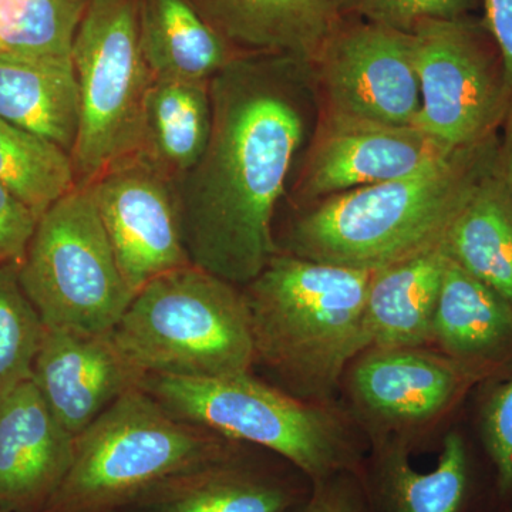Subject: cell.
I'll return each mask as SVG.
<instances>
[{
  "instance_id": "cell-3",
  "label": "cell",
  "mask_w": 512,
  "mask_h": 512,
  "mask_svg": "<svg viewBox=\"0 0 512 512\" xmlns=\"http://www.w3.org/2000/svg\"><path fill=\"white\" fill-rule=\"evenodd\" d=\"M372 275L278 252L242 288L255 363L278 376L292 396L326 404L353 360L370 348Z\"/></svg>"
},
{
  "instance_id": "cell-31",
  "label": "cell",
  "mask_w": 512,
  "mask_h": 512,
  "mask_svg": "<svg viewBox=\"0 0 512 512\" xmlns=\"http://www.w3.org/2000/svg\"><path fill=\"white\" fill-rule=\"evenodd\" d=\"M299 512H362V501L349 474L313 485L308 503Z\"/></svg>"
},
{
  "instance_id": "cell-21",
  "label": "cell",
  "mask_w": 512,
  "mask_h": 512,
  "mask_svg": "<svg viewBox=\"0 0 512 512\" xmlns=\"http://www.w3.org/2000/svg\"><path fill=\"white\" fill-rule=\"evenodd\" d=\"M444 244L456 264L512 303V192L500 161L476 185Z\"/></svg>"
},
{
  "instance_id": "cell-20",
  "label": "cell",
  "mask_w": 512,
  "mask_h": 512,
  "mask_svg": "<svg viewBox=\"0 0 512 512\" xmlns=\"http://www.w3.org/2000/svg\"><path fill=\"white\" fill-rule=\"evenodd\" d=\"M140 42L154 82H211L239 56L188 0H140Z\"/></svg>"
},
{
  "instance_id": "cell-14",
  "label": "cell",
  "mask_w": 512,
  "mask_h": 512,
  "mask_svg": "<svg viewBox=\"0 0 512 512\" xmlns=\"http://www.w3.org/2000/svg\"><path fill=\"white\" fill-rule=\"evenodd\" d=\"M32 380L60 426L76 439L121 394L138 386L141 376L110 333L46 328Z\"/></svg>"
},
{
  "instance_id": "cell-28",
  "label": "cell",
  "mask_w": 512,
  "mask_h": 512,
  "mask_svg": "<svg viewBox=\"0 0 512 512\" xmlns=\"http://www.w3.org/2000/svg\"><path fill=\"white\" fill-rule=\"evenodd\" d=\"M343 18L365 20L399 32L412 33L430 20L473 16L480 0H338Z\"/></svg>"
},
{
  "instance_id": "cell-9",
  "label": "cell",
  "mask_w": 512,
  "mask_h": 512,
  "mask_svg": "<svg viewBox=\"0 0 512 512\" xmlns=\"http://www.w3.org/2000/svg\"><path fill=\"white\" fill-rule=\"evenodd\" d=\"M412 36L421 103L416 127L451 148L497 134L511 99L500 50L484 20H430Z\"/></svg>"
},
{
  "instance_id": "cell-27",
  "label": "cell",
  "mask_w": 512,
  "mask_h": 512,
  "mask_svg": "<svg viewBox=\"0 0 512 512\" xmlns=\"http://www.w3.org/2000/svg\"><path fill=\"white\" fill-rule=\"evenodd\" d=\"M46 326L19 281V265L0 264V396L32 379Z\"/></svg>"
},
{
  "instance_id": "cell-19",
  "label": "cell",
  "mask_w": 512,
  "mask_h": 512,
  "mask_svg": "<svg viewBox=\"0 0 512 512\" xmlns=\"http://www.w3.org/2000/svg\"><path fill=\"white\" fill-rule=\"evenodd\" d=\"M0 119L72 156L80 121L73 60L0 53Z\"/></svg>"
},
{
  "instance_id": "cell-15",
  "label": "cell",
  "mask_w": 512,
  "mask_h": 512,
  "mask_svg": "<svg viewBox=\"0 0 512 512\" xmlns=\"http://www.w3.org/2000/svg\"><path fill=\"white\" fill-rule=\"evenodd\" d=\"M74 437L32 379L0 396V512L43 510L72 464Z\"/></svg>"
},
{
  "instance_id": "cell-23",
  "label": "cell",
  "mask_w": 512,
  "mask_h": 512,
  "mask_svg": "<svg viewBox=\"0 0 512 512\" xmlns=\"http://www.w3.org/2000/svg\"><path fill=\"white\" fill-rule=\"evenodd\" d=\"M141 503L148 512H286L292 497L234 457L171 478Z\"/></svg>"
},
{
  "instance_id": "cell-7",
  "label": "cell",
  "mask_w": 512,
  "mask_h": 512,
  "mask_svg": "<svg viewBox=\"0 0 512 512\" xmlns=\"http://www.w3.org/2000/svg\"><path fill=\"white\" fill-rule=\"evenodd\" d=\"M72 60L80 121L72 151L77 185L140 153L154 79L140 42V0H87Z\"/></svg>"
},
{
  "instance_id": "cell-24",
  "label": "cell",
  "mask_w": 512,
  "mask_h": 512,
  "mask_svg": "<svg viewBox=\"0 0 512 512\" xmlns=\"http://www.w3.org/2000/svg\"><path fill=\"white\" fill-rule=\"evenodd\" d=\"M470 483L466 441L453 431L429 470L413 466L399 444L383 451L377 485L389 512H463Z\"/></svg>"
},
{
  "instance_id": "cell-22",
  "label": "cell",
  "mask_w": 512,
  "mask_h": 512,
  "mask_svg": "<svg viewBox=\"0 0 512 512\" xmlns=\"http://www.w3.org/2000/svg\"><path fill=\"white\" fill-rule=\"evenodd\" d=\"M211 124L210 82L157 80L148 92L138 156L177 183L200 161Z\"/></svg>"
},
{
  "instance_id": "cell-29",
  "label": "cell",
  "mask_w": 512,
  "mask_h": 512,
  "mask_svg": "<svg viewBox=\"0 0 512 512\" xmlns=\"http://www.w3.org/2000/svg\"><path fill=\"white\" fill-rule=\"evenodd\" d=\"M481 436L493 461L497 487L512 494V376L495 386L481 409Z\"/></svg>"
},
{
  "instance_id": "cell-25",
  "label": "cell",
  "mask_w": 512,
  "mask_h": 512,
  "mask_svg": "<svg viewBox=\"0 0 512 512\" xmlns=\"http://www.w3.org/2000/svg\"><path fill=\"white\" fill-rule=\"evenodd\" d=\"M0 183L39 218L77 185L70 153L2 119Z\"/></svg>"
},
{
  "instance_id": "cell-33",
  "label": "cell",
  "mask_w": 512,
  "mask_h": 512,
  "mask_svg": "<svg viewBox=\"0 0 512 512\" xmlns=\"http://www.w3.org/2000/svg\"><path fill=\"white\" fill-rule=\"evenodd\" d=\"M501 126L504 127V136L498 148V161H500V170L505 183L512 192V100Z\"/></svg>"
},
{
  "instance_id": "cell-18",
  "label": "cell",
  "mask_w": 512,
  "mask_h": 512,
  "mask_svg": "<svg viewBox=\"0 0 512 512\" xmlns=\"http://www.w3.org/2000/svg\"><path fill=\"white\" fill-rule=\"evenodd\" d=\"M431 345L451 359L493 372L512 359V303L450 258Z\"/></svg>"
},
{
  "instance_id": "cell-4",
  "label": "cell",
  "mask_w": 512,
  "mask_h": 512,
  "mask_svg": "<svg viewBox=\"0 0 512 512\" xmlns=\"http://www.w3.org/2000/svg\"><path fill=\"white\" fill-rule=\"evenodd\" d=\"M237 457L232 441L178 419L140 386L74 439L62 484L43 512H111L171 478Z\"/></svg>"
},
{
  "instance_id": "cell-34",
  "label": "cell",
  "mask_w": 512,
  "mask_h": 512,
  "mask_svg": "<svg viewBox=\"0 0 512 512\" xmlns=\"http://www.w3.org/2000/svg\"><path fill=\"white\" fill-rule=\"evenodd\" d=\"M83 2H87V0H83Z\"/></svg>"
},
{
  "instance_id": "cell-11",
  "label": "cell",
  "mask_w": 512,
  "mask_h": 512,
  "mask_svg": "<svg viewBox=\"0 0 512 512\" xmlns=\"http://www.w3.org/2000/svg\"><path fill=\"white\" fill-rule=\"evenodd\" d=\"M456 150L416 126L319 109L293 198L303 208L340 192L400 180Z\"/></svg>"
},
{
  "instance_id": "cell-6",
  "label": "cell",
  "mask_w": 512,
  "mask_h": 512,
  "mask_svg": "<svg viewBox=\"0 0 512 512\" xmlns=\"http://www.w3.org/2000/svg\"><path fill=\"white\" fill-rule=\"evenodd\" d=\"M138 386L178 419L291 461L313 485L349 474L359 448L348 424L323 403L306 402L252 377L144 376Z\"/></svg>"
},
{
  "instance_id": "cell-26",
  "label": "cell",
  "mask_w": 512,
  "mask_h": 512,
  "mask_svg": "<svg viewBox=\"0 0 512 512\" xmlns=\"http://www.w3.org/2000/svg\"><path fill=\"white\" fill-rule=\"evenodd\" d=\"M83 0H0V53L72 60Z\"/></svg>"
},
{
  "instance_id": "cell-17",
  "label": "cell",
  "mask_w": 512,
  "mask_h": 512,
  "mask_svg": "<svg viewBox=\"0 0 512 512\" xmlns=\"http://www.w3.org/2000/svg\"><path fill=\"white\" fill-rule=\"evenodd\" d=\"M448 262L450 255L443 241L373 272L366 299L370 348L431 345Z\"/></svg>"
},
{
  "instance_id": "cell-1",
  "label": "cell",
  "mask_w": 512,
  "mask_h": 512,
  "mask_svg": "<svg viewBox=\"0 0 512 512\" xmlns=\"http://www.w3.org/2000/svg\"><path fill=\"white\" fill-rule=\"evenodd\" d=\"M210 140L174 183L192 265L244 288L278 252L276 207L320 104L311 63L239 55L210 82Z\"/></svg>"
},
{
  "instance_id": "cell-5",
  "label": "cell",
  "mask_w": 512,
  "mask_h": 512,
  "mask_svg": "<svg viewBox=\"0 0 512 512\" xmlns=\"http://www.w3.org/2000/svg\"><path fill=\"white\" fill-rule=\"evenodd\" d=\"M110 336L141 379L242 375L255 365L242 288L192 264L143 286Z\"/></svg>"
},
{
  "instance_id": "cell-10",
  "label": "cell",
  "mask_w": 512,
  "mask_h": 512,
  "mask_svg": "<svg viewBox=\"0 0 512 512\" xmlns=\"http://www.w3.org/2000/svg\"><path fill=\"white\" fill-rule=\"evenodd\" d=\"M311 67L320 110L416 126L420 86L410 33L343 18Z\"/></svg>"
},
{
  "instance_id": "cell-16",
  "label": "cell",
  "mask_w": 512,
  "mask_h": 512,
  "mask_svg": "<svg viewBox=\"0 0 512 512\" xmlns=\"http://www.w3.org/2000/svg\"><path fill=\"white\" fill-rule=\"evenodd\" d=\"M239 55L312 63L343 16L338 0H188Z\"/></svg>"
},
{
  "instance_id": "cell-2",
  "label": "cell",
  "mask_w": 512,
  "mask_h": 512,
  "mask_svg": "<svg viewBox=\"0 0 512 512\" xmlns=\"http://www.w3.org/2000/svg\"><path fill=\"white\" fill-rule=\"evenodd\" d=\"M498 148L494 134L409 177L313 202L289 227L285 252L375 272L434 247L497 163Z\"/></svg>"
},
{
  "instance_id": "cell-8",
  "label": "cell",
  "mask_w": 512,
  "mask_h": 512,
  "mask_svg": "<svg viewBox=\"0 0 512 512\" xmlns=\"http://www.w3.org/2000/svg\"><path fill=\"white\" fill-rule=\"evenodd\" d=\"M19 281L46 328L104 335L119 323L134 292L89 185H76L39 218Z\"/></svg>"
},
{
  "instance_id": "cell-30",
  "label": "cell",
  "mask_w": 512,
  "mask_h": 512,
  "mask_svg": "<svg viewBox=\"0 0 512 512\" xmlns=\"http://www.w3.org/2000/svg\"><path fill=\"white\" fill-rule=\"evenodd\" d=\"M39 217L0 183V264H16L25 258Z\"/></svg>"
},
{
  "instance_id": "cell-32",
  "label": "cell",
  "mask_w": 512,
  "mask_h": 512,
  "mask_svg": "<svg viewBox=\"0 0 512 512\" xmlns=\"http://www.w3.org/2000/svg\"><path fill=\"white\" fill-rule=\"evenodd\" d=\"M484 25L503 60L505 89L512 100V0H481Z\"/></svg>"
},
{
  "instance_id": "cell-13",
  "label": "cell",
  "mask_w": 512,
  "mask_h": 512,
  "mask_svg": "<svg viewBox=\"0 0 512 512\" xmlns=\"http://www.w3.org/2000/svg\"><path fill=\"white\" fill-rule=\"evenodd\" d=\"M491 373L427 346L369 348L349 366L348 386L367 421L404 433L439 420Z\"/></svg>"
},
{
  "instance_id": "cell-12",
  "label": "cell",
  "mask_w": 512,
  "mask_h": 512,
  "mask_svg": "<svg viewBox=\"0 0 512 512\" xmlns=\"http://www.w3.org/2000/svg\"><path fill=\"white\" fill-rule=\"evenodd\" d=\"M128 288L191 265L173 181L141 156L113 165L89 184Z\"/></svg>"
}]
</instances>
